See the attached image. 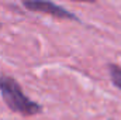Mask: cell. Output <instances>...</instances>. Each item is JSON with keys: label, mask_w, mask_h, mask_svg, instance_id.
Returning <instances> with one entry per match:
<instances>
[{"label": "cell", "mask_w": 121, "mask_h": 120, "mask_svg": "<svg viewBox=\"0 0 121 120\" xmlns=\"http://www.w3.org/2000/svg\"><path fill=\"white\" fill-rule=\"evenodd\" d=\"M0 95L6 106L23 116H34L42 112V106L31 100L21 89L20 83L9 75H0Z\"/></svg>", "instance_id": "6da1fadb"}, {"label": "cell", "mask_w": 121, "mask_h": 120, "mask_svg": "<svg viewBox=\"0 0 121 120\" xmlns=\"http://www.w3.org/2000/svg\"><path fill=\"white\" fill-rule=\"evenodd\" d=\"M23 6H24L26 9L31 10V11L49 14V16L56 17V18L79 21V18H78L73 13L68 11L66 9L60 7V6L55 4V3H52V1H44V0H26V1H23Z\"/></svg>", "instance_id": "7a4b0ae2"}, {"label": "cell", "mask_w": 121, "mask_h": 120, "mask_svg": "<svg viewBox=\"0 0 121 120\" xmlns=\"http://www.w3.org/2000/svg\"><path fill=\"white\" fill-rule=\"evenodd\" d=\"M108 74L111 78V82L121 89V66L116 64H110L108 65Z\"/></svg>", "instance_id": "3957f363"}, {"label": "cell", "mask_w": 121, "mask_h": 120, "mask_svg": "<svg viewBox=\"0 0 121 120\" xmlns=\"http://www.w3.org/2000/svg\"><path fill=\"white\" fill-rule=\"evenodd\" d=\"M0 28H1V23H0Z\"/></svg>", "instance_id": "277c9868"}]
</instances>
